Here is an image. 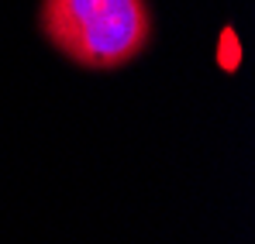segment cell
Instances as JSON below:
<instances>
[{
    "label": "cell",
    "instance_id": "cell-1",
    "mask_svg": "<svg viewBox=\"0 0 255 244\" xmlns=\"http://www.w3.org/2000/svg\"><path fill=\"white\" fill-rule=\"evenodd\" d=\"M38 31L86 73L131 66L155 35L148 0H42Z\"/></svg>",
    "mask_w": 255,
    "mask_h": 244
},
{
    "label": "cell",
    "instance_id": "cell-2",
    "mask_svg": "<svg viewBox=\"0 0 255 244\" xmlns=\"http://www.w3.org/2000/svg\"><path fill=\"white\" fill-rule=\"evenodd\" d=\"M217 62H221V69H224V73H238V66H242V45H238V35H235L231 28H224V31H221Z\"/></svg>",
    "mask_w": 255,
    "mask_h": 244
}]
</instances>
